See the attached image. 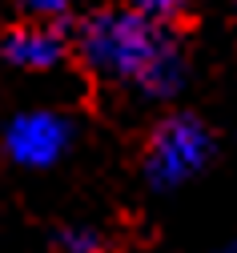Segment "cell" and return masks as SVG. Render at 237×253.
Here are the masks:
<instances>
[{
  "mask_svg": "<svg viewBox=\"0 0 237 253\" xmlns=\"http://www.w3.org/2000/svg\"><path fill=\"white\" fill-rule=\"evenodd\" d=\"M77 56L89 73L117 84H137L153 97L181 84V48L169 24H157L133 4L89 12L77 28Z\"/></svg>",
  "mask_w": 237,
  "mask_h": 253,
  "instance_id": "obj_1",
  "label": "cell"
},
{
  "mask_svg": "<svg viewBox=\"0 0 237 253\" xmlns=\"http://www.w3.org/2000/svg\"><path fill=\"white\" fill-rule=\"evenodd\" d=\"M209 153H213L209 129L197 117L177 113V117H165L153 129L149 149H145V169L157 185H177L205 165Z\"/></svg>",
  "mask_w": 237,
  "mask_h": 253,
  "instance_id": "obj_2",
  "label": "cell"
},
{
  "mask_svg": "<svg viewBox=\"0 0 237 253\" xmlns=\"http://www.w3.org/2000/svg\"><path fill=\"white\" fill-rule=\"evenodd\" d=\"M0 56L16 69H56L69 56V37L56 28V20H24V24H8L0 33Z\"/></svg>",
  "mask_w": 237,
  "mask_h": 253,
  "instance_id": "obj_3",
  "label": "cell"
},
{
  "mask_svg": "<svg viewBox=\"0 0 237 253\" xmlns=\"http://www.w3.org/2000/svg\"><path fill=\"white\" fill-rule=\"evenodd\" d=\"M8 157L20 165H52L69 145V125L56 113H24L8 125Z\"/></svg>",
  "mask_w": 237,
  "mask_h": 253,
  "instance_id": "obj_4",
  "label": "cell"
},
{
  "mask_svg": "<svg viewBox=\"0 0 237 253\" xmlns=\"http://www.w3.org/2000/svg\"><path fill=\"white\" fill-rule=\"evenodd\" d=\"M137 12H145V16H153L157 24H185L189 20V0H129Z\"/></svg>",
  "mask_w": 237,
  "mask_h": 253,
  "instance_id": "obj_5",
  "label": "cell"
},
{
  "mask_svg": "<svg viewBox=\"0 0 237 253\" xmlns=\"http://www.w3.org/2000/svg\"><path fill=\"white\" fill-rule=\"evenodd\" d=\"M24 8L37 20H60L64 12H69V0H24Z\"/></svg>",
  "mask_w": 237,
  "mask_h": 253,
  "instance_id": "obj_6",
  "label": "cell"
},
{
  "mask_svg": "<svg viewBox=\"0 0 237 253\" xmlns=\"http://www.w3.org/2000/svg\"><path fill=\"white\" fill-rule=\"evenodd\" d=\"M85 253H100V249H85Z\"/></svg>",
  "mask_w": 237,
  "mask_h": 253,
  "instance_id": "obj_7",
  "label": "cell"
}]
</instances>
